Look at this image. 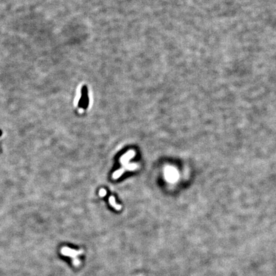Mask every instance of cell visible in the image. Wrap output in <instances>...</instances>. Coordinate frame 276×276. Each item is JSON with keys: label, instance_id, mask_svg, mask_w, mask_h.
I'll list each match as a JSON object with an SVG mask.
<instances>
[{"label": "cell", "instance_id": "1", "mask_svg": "<svg viewBox=\"0 0 276 276\" xmlns=\"http://www.w3.org/2000/svg\"><path fill=\"white\" fill-rule=\"evenodd\" d=\"M89 104V97H88V90L87 86L84 85L81 88V97L79 98L78 106L81 109H85L88 106Z\"/></svg>", "mask_w": 276, "mask_h": 276}, {"label": "cell", "instance_id": "2", "mask_svg": "<svg viewBox=\"0 0 276 276\" xmlns=\"http://www.w3.org/2000/svg\"><path fill=\"white\" fill-rule=\"evenodd\" d=\"M122 166H123V167L120 168L119 170L116 171L113 173V178L114 179H117L120 178L126 171H127V170L132 171V170H136L137 167V165L136 164L126 163V164H122Z\"/></svg>", "mask_w": 276, "mask_h": 276}, {"label": "cell", "instance_id": "3", "mask_svg": "<svg viewBox=\"0 0 276 276\" xmlns=\"http://www.w3.org/2000/svg\"><path fill=\"white\" fill-rule=\"evenodd\" d=\"M109 203L111 204V205L112 206H113L116 210H120L121 209V208H122V206H121L120 205H118V204L116 203H115V198L114 196H110L109 198Z\"/></svg>", "mask_w": 276, "mask_h": 276}, {"label": "cell", "instance_id": "4", "mask_svg": "<svg viewBox=\"0 0 276 276\" xmlns=\"http://www.w3.org/2000/svg\"><path fill=\"white\" fill-rule=\"evenodd\" d=\"M106 193L107 192H106L105 189H101L100 190V191H99V195H100L101 197H104L106 195Z\"/></svg>", "mask_w": 276, "mask_h": 276}, {"label": "cell", "instance_id": "5", "mask_svg": "<svg viewBox=\"0 0 276 276\" xmlns=\"http://www.w3.org/2000/svg\"><path fill=\"white\" fill-rule=\"evenodd\" d=\"M2 135V131L0 130V136H1Z\"/></svg>", "mask_w": 276, "mask_h": 276}]
</instances>
